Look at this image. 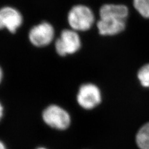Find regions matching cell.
Masks as SVG:
<instances>
[{"label": "cell", "mask_w": 149, "mask_h": 149, "mask_svg": "<svg viewBox=\"0 0 149 149\" xmlns=\"http://www.w3.org/2000/svg\"><path fill=\"white\" fill-rule=\"evenodd\" d=\"M136 142L141 149H149V123L139 129L136 136Z\"/></svg>", "instance_id": "9"}, {"label": "cell", "mask_w": 149, "mask_h": 149, "mask_svg": "<svg viewBox=\"0 0 149 149\" xmlns=\"http://www.w3.org/2000/svg\"><path fill=\"white\" fill-rule=\"evenodd\" d=\"M95 20L92 9L85 4L74 5L67 13V21L70 29L78 32L90 30L94 24Z\"/></svg>", "instance_id": "1"}, {"label": "cell", "mask_w": 149, "mask_h": 149, "mask_svg": "<svg viewBox=\"0 0 149 149\" xmlns=\"http://www.w3.org/2000/svg\"><path fill=\"white\" fill-rule=\"evenodd\" d=\"M27 37L30 43L36 47H45L55 40V27L50 22L42 21L31 28Z\"/></svg>", "instance_id": "2"}, {"label": "cell", "mask_w": 149, "mask_h": 149, "mask_svg": "<svg viewBox=\"0 0 149 149\" xmlns=\"http://www.w3.org/2000/svg\"><path fill=\"white\" fill-rule=\"evenodd\" d=\"M81 42L78 32L71 29H63L55 41V49L62 57L75 54L80 49Z\"/></svg>", "instance_id": "3"}, {"label": "cell", "mask_w": 149, "mask_h": 149, "mask_svg": "<svg viewBox=\"0 0 149 149\" xmlns=\"http://www.w3.org/2000/svg\"><path fill=\"white\" fill-rule=\"evenodd\" d=\"M42 117L47 125L57 130L67 129L71 123L69 113L57 104H51L47 107L42 112Z\"/></svg>", "instance_id": "4"}, {"label": "cell", "mask_w": 149, "mask_h": 149, "mask_svg": "<svg viewBox=\"0 0 149 149\" xmlns=\"http://www.w3.org/2000/svg\"><path fill=\"white\" fill-rule=\"evenodd\" d=\"M126 21L110 18H100L96 26L102 36H114L123 32L125 28Z\"/></svg>", "instance_id": "7"}, {"label": "cell", "mask_w": 149, "mask_h": 149, "mask_svg": "<svg viewBox=\"0 0 149 149\" xmlns=\"http://www.w3.org/2000/svg\"><path fill=\"white\" fill-rule=\"evenodd\" d=\"M100 18H110L126 21L129 16V9L120 4H105L100 9Z\"/></svg>", "instance_id": "8"}, {"label": "cell", "mask_w": 149, "mask_h": 149, "mask_svg": "<svg viewBox=\"0 0 149 149\" xmlns=\"http://www.w3.org/2000/svg\"><path fill=\"white\" fill-rule=\"evenodd\" d=\"M3 73L1 68L0 67V83H1L2 80H3Z\"/></svg>", "instance_id": "14"}, {"label": "cell", "mask_w": 149, "mask_h": 149, "mask_svg": "<svg viewBox=\"0 0 149 149\" xmlns=\"http://www.w3.org/2000/svg\"><path fill=\"white\" fill-rule=\"evenodd\" d=\"M3 107L2 106V104L0 102V120L2 119V117L3 116Z\"/></svg>", "instance_id": "12"}, {"label": "cell", "mask_w": 149, "mask_h": 149, "mask_svg": "<svg viewBox=\"0 0 149 149\" xmlns=\"http://www.w3.org/2000/svg\"><path fill=\"white\" fill-rule=\"evenodd\" d=\"M36 149H47V148H45V147H39V148H36Z\"/></svg>", "instance_id": "15"}, {"label": "cell", "mask_w": 149, "mask_h": 149, "mask_svg": "<svg viewBox=\"0 0 149 149\" xmlns=\"http://www.w3.org/2000/svg\"><path fill=\"white\" fill-rule=\"evenodd\" d=\"M77 100L78 104L83 109H92L101 102L100 90L93 84H84L78 90Z\"/></svg>", "instance_id": "6"}, {"label": "cell", "mask_w": 149, "mask_h": 149, "mask_svg": "<svg viewBox=\"0 0 149 149\" xmlns=\"http://www.w3.org/2000/svg\"><path fill=\"white\" fill-rule=\"evenodd\" d=\"M24 17L17 8L11 5L0 8V31L15 34L22 26Z\"/></svg>", "instance_id": "5"}, {"label": "cell", "mask_w": 149, "mask_h": 149, "mask_svg": "<svg viewBox=\"0 0 149 149\" xmlns=\"http://www.w3.org/2000/svg\"><path fill=\"white\" fill-rule=\"evenodd\" d=\"M133 5L140 15L149 19V0H133Z\"/></svg>", "instance_id": "10"}, {"label": "cell", "mask_w": 149, "mask_h": 149, "mask_svg": "<svg viewBox=\"0 0 149 149\" xmlns=\"http://www.w3.org/2000/svg\"><path fill=\"white\" fill-rule=\"evenodd\" d=\"M0 149H8L5 144H4L1 140H0Z\"/></svg>", "instance_id": "13"}, {"label": "cell", "mask_w": 149, "mask_h": 149, "mask_svg": "<svg viewBox=\"0 0 149 149\" xmlns=\"http://www.w3.org/2000/svg\"><path fill=\"white\" fill-rule=\"evenodd\" d=\"M138 78L144 87H149V63L143 66L139 70Z\"/></svg>", "instance_id": "11"}]
</instances>
